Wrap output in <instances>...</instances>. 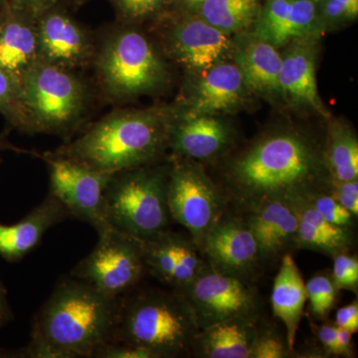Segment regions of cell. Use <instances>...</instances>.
<instances>
[{
	"label": "cell",
	"instance_id": "cell-39",
	"mask_svg": "<svg viewBox=\"0 0 358 358\" xmlns=\"http://www.w3.org/2000/svg\"><path fill=\"white\" fill-rule=\"evenodd\" d=\"M352 336L353 334L350 333V331L338 327L334 355L345 357H353Z\"/></svg>",
	"mask_w": 358,
	"mask_h": 358
},
{
	"label": "cell",
	"instance_id": "cell-31",
	"mask_svg": "<svg viewBox=\"0 0 358 358\" xmlns=\"http://www.w3.org/2000/svg\"><path fill=\"white\" fill-rule=\"evenodd\" d=\"M306 200L326 219L327 222L341 227L350 228L352 226L355 216L329 192L313 193Z\"/></svg>",
	"mask_w": 358,
	"mask_h": 358
},
{
	"label": "cell",
	"instance_id": "cell-20",
	"mask_svg": "<svg viewBox=\"0 0 358 358\" xmlns=\"http://www.w3.org/2000/svg\"><path fill=\"white\" fill-rule=\"evenodd\" d=\"M308 42H292V46L282 55L280 95L291 106L327 117L317 91L315 51Z\"/></svg>",
	"mask_w": 358,
	"mask_h": 358
},
{
	"label": "cell",
	"instance_id": "cell-5",
	"mask_svg": "<svg viewBox=\"0 0 358 358\" xmlns=\"http://www.w3.org/2000/svg\"><path fill=\"white\" fill-rule=\"evenodd\" d=\"M169 167L150 166L113 174L103 193V213L110 227L148 241L169 229Z\"/></svg>",
	"mask_w": 358,
	"mask_h": 358
},
{
	"label": "cell",
	"instance_id": "cell-23",
	"mask_svg": "<svg viewBox=\"0 0 358 358\" xmlns=\"http://www.w3.org/2000/svg\"><path fill=\"white\" fill-rule=\"evenodd\" d=\"M247 88L235 63L220 62L204 71L193 95L189 114L217 115L243 102Z\"/></svg>",
	"mask_w": 358,
	"mask_h": 358
},
{
	"label": "cell",
	"instance_id": "cell-13",
	"mask_svg": "<svg viewBox=\"0 0 358 358\" xmlns=\"http://www.w3.org/2000/svg\"><path fill=\"white\" fill-rule=\"evenodd\" d=\"M141 244L145 268L178 291L189 286L206 265L192 238L180 233L167 229Z\"/></svg>",
	"mask_w": 358,
	"mask_h": 358
},
{
	"label": "cell",
	"instance_id": "cell-41",
	"mask_svg": "<svg viewBox=\"0 0 358 358\" xmlns=\"http://www.w3.org/2000/svg\"><path fill=\"white\" fill-rule=\"evenodd\" d=\"M48 1L49 0H16V6L27 9V10H32L36 7L44 6Z\"/></svg>",
	"mask_w": 358,
	"mask_h": 358
},
{
	"label": "cell",
	"instance_id": "cell-17",
	"mask_svg": "<svg viewBox=\"0 0 358 358\" xmlns=\"http://www.w3.org/2000/svg\"><path fill=\"white\" fill-rule=\"evenodd\" d=\"M232 138L227 122L216 115L188 113L180 119L171 120L169 148L178 157L211 159L227 150Z\"/></svg>",
	"mask_w": 358,
	"mask_h": 358
},
{
	"label": "cell",
	"instance_id": "cell-9",
	"mask_svg": "<svg viewBox=\"0 0 358 358\" xmlns=\"http://www.w3.org/2000/svg\"><path fill=\"white\" fill-rule=\"evenodd\" d=\"M180 159L169 166L167 205L171 220L183 226L199 247L225 214L226 200L201 166L192 159Z\"/></svg>",
	"mask_w": 358,
	"mask_h": 358
},
{
	"label": "cell",
	"instance_id": "cell-3",
	"mask_svg": "<svg viewBox=\"0 0 358 358\" xmlns=\"http://www.w3.org/2000/svg\"><path fill=\"white\" fill-rule=\"evenodd\" d=\"M171 120L157 110L113 113L54 155L108 173L150 166L169 148Z\"/></svg>",
	"mask_w": 358,
	"mask_h": 358
},
{
	"label": "cell",
	"instance_id": "cell-8",
	"mask_svg": "<svg viewBox=\"0 0 358 358\" xmlns=\"http://www.w3.org/2000/svg\"><path fill=\"white\" fill-rule=\"evenodd\" d=\"M95 248L71 275L110 298L120 299L140 282L145 268L140 240L108 227L98 232Z\"/></svg>",
	"mask_w": 358,
	"mask_h": 358
},
{
	"label": "cell",
	"instance_id": "cell-43",
	"mask_svg": "<svg viewBox=\"0 0 358 358\" xmlns=\"http://www.w3.org/2000/svg\"><path fill=\"white\" fill-rule=\"evenodd\" d=\"M6 6L2 7V8H0V33H1L2 22H3L4 17V8H6Z\"/></svg>",
	"mask_w": 358,
	"mask_h": 358
},
{
	"label": "cell",
	"instance_id": "cell-36",
	"mask_svg": "<svg viewBox=\"0 0 358 358\" xmlns=\"http://www.w3.org/2000/svg\"><path fill=\"white\" fill-rule=\"evenodd\" d=\"M92 358H155L148 350L128 343L109 341L101 345Z\"/></svg>",
	"mask_w": 358,
	"mask_h": 358
},
{
	"label": "cell",
	"instance_id": "cell-27",
	"mask_svg": "<svg viewBox=\"0 0 358 358\" xmlns=\"http://www.w3.org/2000/svg\"><path fill=\"white\" fill-rule=\"evenodd\" d=\"M324 159L331 179H358V141L352 129L338 122L331 126Z\"/></svg>",
	"mask_w": 358,
	"mask_h": 358
},
{
	"label": "cell",
	"instance_id": "cell-4",
	"mask_svg": "<svg viewBox=\"0 0 358 358\" xmlns=\"http://www.w3.org/2000/svg\"><path fill=\"white\" fill-rule=\"evenodd\" d=\"M120 299L113 341L148 350L155 358L192 355L200 327L192 306L178 289H145Z\"/></svg>",
	"mask_w": 358,
	"mask_h": 358
},
{
	"label": "cell",
	"instance_id": "cell-25",
	"mask_svg": "<svg viewBox=\"0 0 358 358\" xmlns=\"http://www.w3.org/2000/svg\"><path fill=\"white\" fill-rule=\"evenodd\" d=\"M257 320L236 319L201 327L192 355L203 358H250L258 334Z\"/></svg>",
	"mask_w": 358,
	"mask_h": 358
},
{
	"label": "cell",
	"instance_id": "cell-11",
	"mask_svg": "<svg viewBox=\"0 0 358 358\" xmlns=\"http://www.w3.org/2000/svg\"><path fill=\"white\" fill-rule=\"evenodd\" d=\"M49 167L50 189L71 216L100 232L110 227L103 213V193L114 173H102L54 154L43 157Z\"/></svg>",
	"mask_w": 358,
	"mask_h": 358
},
{
	"label": "cell",
	"instance_id": "cell-32",
	"mask_svg": "<svg viewBox=\"0 0 358 358\" xmlns=\"http://www.w3.org/2000/svg\"><path fill=\"white\" fill-rule=\"evenodd\" d=\"M334 268L331 279L338 291L355 292L358 289V260L357 257L346 253L333 257Z\"/></svg>",
	"mask_w": 358,
	"mask_h": 358
},
{
	"label": "cell",
	"instance_id": "cell-30",
	"mask_svg": "<svg viewBox=\"0 0 358 358\" xmlns=\"http://www.w3.org/2000/svg\"><path fill=\"white\" fill-rule=\"evenodd\" d=\"M0 112L14 126L25 131V115L21 103L20 84L0 68Z\"/></svg>",
	"mask_w": 358,
	"mask_h": 358
},
{
	"label": "cell",
	"instance_id": "cell-15",
	"mask_svg": "<svg viewBox=\"0 0 358 358\" xmlns=\"http://www.w3.org/2000/svg\"><path fill=\"white\" fill-rule=\"evenodd\" d=\"M167 48L188 69L206 71L222 62L233 50L232 40L217 28L197 17H186L167 35Z\"/></svg>",
	"mask_w": 358,
	"mask_h": 358
},
{
	"label": "cell",
	"instance_id": "cell-10",
	"mask_svg": "<svg viewBox=\"0 0 358 358\" xmlns=\"http://www.w3.org/2000/svg\"><path fill=\"white\" fill-rule=\"evenodd\" d=\"M192 306L199 327L236 319L258 320L260 300L248 281L206 263L199 277L180 291Z\"/></svg>",
	"mask_w": 358,
	"mask_h": 358
},
{
	"label": "cell",
	"instance_id": "cell-34",
	"mask_svg": "<svg viewBox=\"0 0 358 358\" xmlns=\"http://www.w3.org/2000/svg\"><path fill=\"white\" fill-rule=\"evenodd\" d=\"M120 13L127 21H140L157 13L169 0H115Z\"/></svg>",
	"mask_w": 358,
	"mask_h": 358
},
{
	"label": "cell",
	"instance_id": "cell-33",
	"mask_svg": "<svg viewBox=\"0 0 358 358\" xmlns=\"http://www.w3.org/2000/svg\"><path fill=\"white\" fill-rule=\"evenodd\" d=\"M291 355L286 341L273 331H259L250 358H286Z\"/></svg>",
	"mask_w": 358,
	"mask_h": 358
},
{
	"label": "cell",
	"instance_id": "cell-44",
	"mask_svg": "<svg viewBox=\"0 0 358 358\" xmlns=\"http://www.w3.org/2000/svg\"><path fill=\"white\" fill-rule=\"evenodd\" d=\"M7 4V0H0V8L6 6Z\"/></svg>",
	"mask_w": 358,
	"mask_h": 358
},
{
	"label": "cell",
	"instance_id": "cell-22",
	"mask_svg": "<svg viewBox=\"0 0 358 358\" xmlns=\"http://www.w3.org/2000/svg\"><path fill=\"white\" fill-rule=\"evenodd\" d=\"M233 44L234 63L243 76L247 88L258 95H280V72L282 57L277 47L253 33H243Z\"/></svg>",
	"mask_w": 358,
	"mask_h": 358
},
{
	"label": "cell",
	"instance_id": "cell-12",
	"mask_svg": "<svg viewBox=\"0 0 358 358\" xmlns=\"http://www.w3.org/2000/svg\"><path fill=\"white\" fill-rule=\"evenodd\" d=\"M215 270L249 281L262 261L246 219L224 214L199 247Z\"/></svg>",
	"mask_w": 358,
	"mask_h": 358
},
{
	"label": "cell",
	"instance_id": "cell-38",
	"mask_svg": "<svg viewBox=\"0 0 358 358\" xmlns=\"http://www.w3.org/2000/svg\"><path fill=\"white\" fill-rule=\"evenodd\" d=\"M313 329H315L317 338H319L320 343H322V348L326 350L327 355H334L338 327L326 326L324 324V326L313 327Z\"/></svg>",
	"mask_w": 358,
	"mask_h": 358
},
{
	"label": "cell",
	"instance_id": "cell-19",
	"mask_svg": "<svg viewBox=\"0 0 358 358\" xmlns=\"http://www.w3.org/2000/svg\"><path fill=\"white\" fill-rule=\"evenodd\" d=\"M69 218L72 216L64 205L49 193L20 222L0 223V257L11 263L22 260L38 246L48 230Z\"/></svg>",
	"mask_w": 358,
	"mask_h": 358
},
{
	"label": "cell",
	"instance_id": "cell-14",
	"mask_svg": "<svg viewBox=\"0 0 358 358\" xmlns=\"http://www.w3.org/2000/svg\"><path fill=\"white\" fill-rule=\"evenodd\" d=\"M40 61L73 71L94 57L88 32L67 14L51 11L37 20Z\"/></svg>",
	"mask_w": 358,
	"mask_h": 358
},
{
	"label": "cell",
	"instance_id": "cell-29",
	"mask_svg": "<svg viewBox=\"0 0 358 358\" xmlns=\"http://www.w3.org/2000/svg\"><path fill=\"white\" fill-rule=\"evenodd\" d=\"M310 312L317 319H326L333 310L338 289L329 275H317L306 282Z\"/></svg>",
	"mask_w": 358,
	"mask_h": 358
},
{
	"label": "cell",
	"instance_id": "cell-7",
	"mask_svg": "<svg viewBox=\"0 0 358 358\" xmlns=\"http://www.w3.org/2000/svg\"><path fill=\"white\" fill-rule=\"evenodd\" d=\"M25 131L66 134L80 121L86 88L72 71L40 62L20 81Z\"/></svg>",
	"mask_w": 358,
	"mask_h": 358
},
{
	"label": "cell",
	"instance_id": "cell-45",
	"mask_svg": "<svg viewBox=\"0 0 358 358\" xmlns=\"http://www.w3.org/2000/svg\"><path fill=\"white\" fill-rule=\"evenodd\" d=\"M1 145H2L1 143H0V150H1Z\"/></svg>",
	"mask_w": 358,
	"mask_h": 358
},
{
	"label": "cell",
	"instance_id": "cell-42",
	"mask_svg": "<svg viewBox=\"0 0 358 358\" xmlns=\"http://www.w3.org/2000/svg\"><path fill=\"white\" fill-rule=\"evenodd\" d=\"M183 2L186 4V6L192 7V8H195L197 10L200 4L204 1V0H182Z\"/></svg>",
	"mask_w": 358,
	"mask_h": 358
},
{
	"label": "cell",
	"instance_id": "cell-28",
	"mask_svg": "<svg viewBox=\"0 0 358 358\" xmlns=\"http://www.w3.org/2000/svg\"><path fill=\"white\" fill-rule=\"evenodd\" d=\"M320 33L338 28L357 18L358 0H317Z\"/></svg>",
	"mask_w": 358,
	"mask_h": 358
},
{
	"label": "cell",
	"instance_id": "cell-1",
	"mask_svg": "<svg viewBox=\"0 0 358 358\" xmlns=\"http://www.w3.org/2000/svg\"><path fill=\"white\" fill-rule=\"evenodd\" d=\"M329 180L324 152L294 131L264 136L233 159L228 169L231 196L246 210L267 200L289 203L327 192Z\"/></svg>",
	"mask_w": 358,
	"mask_h": 358
},
{
	"label": "cell",
	"instance_id": "cell-2",
	"mask_svg": "<svg viewBox=\"0 0 358 358\" xmlns=\"http://www.w3.org/2000/svg\"><path fill=\"white\" fill-rule=\"evenodd\" d=\"M120 299L75 278L62 280L35 317L29 343L14 357H93L114 338Z\"/></svg>",
	"mask_w": 358,
	"mask_h": 358
},
{
	"label": "cell",
	"instance_id": "cell-21",
	"mask_svg": "<svg viewBox=\"0 0 358 358\" xmlns=\"http://www.w3.org/2000/svg\"><path fill=\"white\" fill-rule=\"evenodd\" d=\"M246 222L255 238L262 260L296 248L298 217L282 200H267L249 209Z\"/></svg>",
	"mask_w": 358,
	"mask_h": 358
},
{
	"label": "cell",
	"instance_id": "cell-16",
	"mask_svg": "<svg viewBox=\"0 0 358 358\" xmlns=\"http://www.w3.org/2000/svg\"><path fill=\"white\" fill-rule=\"evenodd\" d=\"M253 34L275 47L320 34L317 0H266L254 23Z\"/></svg>",
	"mask_w": 358,
	"mask_h": 358
},
{
	"label": "cell",
	"instance_id": "cell-37",
	"mask_svg": "<svg viewBox=\"0 0 358 358\" xmlns=\"http://www.w3.org/2000/svg\"><path fill=\"white\" fill-rule=\"evenodd\" d=\"M336 326L345 329L350 333L358 331V303L357 301L339 308L336 315Z\"/></svg>",
	"mask_w": 358,
	"mask_h": 358
},
{
	"label": "cell",
	"instance_id": "cell-18",
	"mask_svg": "<svg viewBox=\"0 0 358 358\" xmlns=\"http://www.w3.org/2000/svg\"><path fill=\"white\" fill-rule=\"evenodd\" d=\"M40 62L37 20L27 9L6 4L0 33V68L18 82Z\"/></svg>",
	"mask_w": 358,
	"mask_h": 358
},
{
	"label": "cell",
	"instance_id": "cell-24",
	"mask_svg": "<svg viewBox=\"0 0 358 358\" xmlns=\"http://www.w3.org/2000/svg\"><path fill=\"white\" fill-rule=\"evenodd\" d=\"M307 301L306 282L300 268L291 253L284 254L275 278L271 303L275 317L284 324L286 343L291 352L294 348Z\"/></svg>",
	"mask_w": 358,
	"mask_h": 358
},
{
	"label": "cell",
	"instance_id": "cell-40",
	"mask_svg": "<svg viewBox=\"0 0 358 358\" xmlns=\"http://www.w3.org/2000/svg\"><path fill=\"white\" fill-rule=\"evenodd\" d=\"M13 320V313L7 298V289L0 281V329Z\"/></svg>",
	"mask_w": 358,
	"mask_h": 358
},
{
	"label": "cell",
	"instance_id": "cell-35",
	"mask_svg": "<svg viewBox=\"0 0 358 358\" xmlns=\"http://www.w3.org/2000/svg\"><path fill=\"white\" fill-rule=\"evenodd\" d=\"M327 192L338 200L355 217L358 215V179L341 181L329 180Z\"/></svg>",
	"mask_w": 358,
	"mask_h": 358
},
{
	"label": "cell",
	"instance_id": "cell-26",
	"mask_svg": "<svg viewBox=\"0 0 358 358\" xmlns=\"http://www.w3.org/2000/svg\"><path fill=\"white\" fill-rule=\"evenodd\" d=\"M261 6L260 0H204L197 10L201 20L230 35L253 26Z\"/></svg>",
	"mask_w": 358,
	"mask_h": 358
},
{
	"label": "cell",
	"instance_id": "cell-6",
	"mask_svg": "<svg viewBox=\"0 0 358 358\" xmlns=\"http://www.w3.org/2000/svg\"><path fill=\"white\" fill-rule=\"evenodd\" d=\"M96 76L108 96L117 100L150 93L166 81V64L140 31L112 33L96 56Z\"/></svg>",
	"mask_w": 358,
	"mask_h": 358
}]
</instances>
